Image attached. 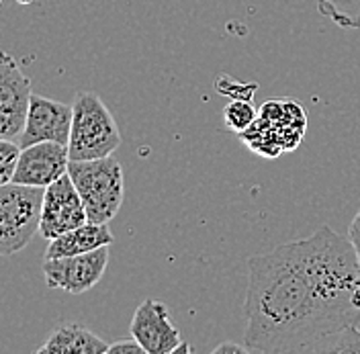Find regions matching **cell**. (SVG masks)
I'll return each instance as SVG.
<instances>
[{
    "mask_svg": "<svg viewBox=\"0 0 360 354\" xmlns=\"http://www.w3.org/2000/svg\"><path fill=\"white\" fill-rule=\"evenodd\" d=\"M244 344L252 353H307L360 322V260L348 238L321 225L248 260Z\"/></svg>",
    "mask_w": 360,
    "mask_h": 354,
    "instance_id": "1",
    "label": "cell"
},
{
    "mask_svg": "<svg viewBox=\"0 0 360 354\" xmlns=\"http://www.w3.org/2000/svg\"><path fill=\"white\" fill-rule=\"evenodd\" d=\"M68 175L82 197L89 222L109 223L119 213L125 182L117 158L105 156L96 160H70Z\"/></svg>",
    "mask_w": 360,
    "mask_h": 354,
    "instance_id": "2",
    "label": "cell"
},
{
    "mask_svg": "<svg viewBox=\"0 0 360 354\" xmlns=\"http://www.w3.org/2000/svg\"><path fill=\"white\" fill-rule=\"evenodd\" d=\"M121 146L115 117L96 92H78L72 103L70 160H96L112 156Z\"/></svg>",
    "mask_w": 360,
    "mask_h": 354,
    "instance_id": "3",
    "label": "cell"
},
{
    "mask_svg": "<svg viewBox=\"0 0 360 354\" xmlns=\"http://www.w3.org/2000/svg\"><path fill=\"white\" fill-rule=\"evenodd\" d=\"M44 191L27 184H0V256H13L39 234Z\"/></svg>",
    "mask_w": 360,
    "mask_h": 354,
    "instance_id": "4",
    "label": "cell"
},
{
    "mask_svg": "<svg viewBox=\"0 0 360 354\" xmlns=\"http://www.w3.org/2000/svg\"><path fill=\"white\" fill-rule=\"evenodd\" d=\"M109 265V246L98 250L62 256V258H45L44 277L49 289H62L70 295H82L103 279Z\"/></svg>",
    "mask_w": 360,
    "mask_h": 354,
    "instance_id": "5",
    "label": "cell"
},
{
    "mask_svg": "<svg viewBox=\"0 0 360 354\" xmlns=\"http://www.w3.org/2000/svg\"><path fill=\"white\" fill-rule=\"evenodd\" d=\"M31 80L17 58L0 49V139H19L31 101Z\"/></svg>",
    "mask_w": 360,
    "mask_h": 354,
    "instance_id": "6",
    "label": "cell"
},
{
    "mask_svg": "<svg viewBox=\"0 0 360 354\" xmlns=\"http://www.w3.org/2000/svg\"><path fill=\"white\" fill-rule=\"evenodd\" d=\"M129 332L146 354L191 353V346L182 340L179 328L172 324L168 308L156 299H146L137 305Z\"/></svg>",
    "mask_w": 360,
    "mask_h": 354,
    "instance_id": "7",
    "label": "cell"
},
{
    "mask_svg": "<svg viewBox=\"0 0 360 354\" xmlns=\"http://www.w3.org/2000/svg\"><path fill=\"white\" fill-rule=\"evenodd\" d=\"M89 222L82 197L70 175L51 182L44 191L39 234L44 240H53L70 229Z\"/></svg>",
    "mask_w": 360,
    "mask_h": 354,
    "instance_id": "8",
    "label": "cell"
},
{
    "mask_svg": "<svg viewBox=\"0 0 360 354\" xmlns=\"http://www.w3.org/2000/svg\"><path fill=\"white\" fill-rule=\"evenodd\" d=\"M70 129H72V105H64L60 101L33 92L25 119V129L19 135V146L27 148L41 141H58L68 146Z\"/></svg>",
    "mask_w": 360,
    "mask_h": 354,
    "instance_id": "9",
    "label": "cell"
},
{
    "mask_svg": "<svg viewBox=\"0 0 360 354\" xmlns=\"http://www.w3.org/2000/svg\"><path fill=\"white\" fill-rule=\"evenodd\" d=\"M70 166L68 146L58 141H41L21 148L19 164L13 182L47 189L51 182L62 178Z\"/></svg>",
    "mask_w": 360,
    "mask_h": 354,
    "instance_id": "10",
    "label": "cell"
},
{
    "mask_svg": "<svg viewBox=\"0 0 360 354\" xmlns=\"http://www.w3.org/2000/svg\"><path fill=\"white\" fill-rule=\"evenodd\" d=\"M112 234L109 229V223L86 222L66 234L49 240L45 248V258H62V256H74V254H84L98 250L103 246H111Z\"/></svg>",
    "mask_w": 360,
    "mask_h": 354,
    "instance_id": "11",
    "label": "cell"
},
{
    "mask_svg": "<svg viewBox=\"0 0 360 354\" xmlns=\"http://www.w3.org/2000/svg\"><path fill=\"white\" fill-rule=\"evenodd\" d=\"M109 344L78 324H66L49 334L44 346L37 348V353L53 354H107Z\"/></svg>",
    "mask_w": 360,
    "mask_h": 354,
    "instance_id": "12",
    "label": "cell"
},
{
    "mask_svg": "<svg viewBox=\"0 0 360 354\" xmlns=\"http://www.w3.org/2000/svg\"><path fill=\"white\" fill-rule=\"evenodd\" d=\"M317 8L342 29H360V0H317Z\"/></svg>",
    "mask_w": 360,
    "mask_h": 354,
    "instance_id": "13",
    "label": "cell"
},
{
    "mask_svg": "<svg viewBox=\"0 0 360 354\" xmlns=\"http://www.w3.org/2000/svg\"><path fill=\"white\" fill-rule=\"evenodd\" d=\"M311 354H360V330L356 326H348L342 332L332 334L315 342L307 350Z\"/></svg>",
    "mask_w": 360,
    "mask_h": 354,
    "instance_id": "14",
    "label": "cell"
},
{
    "mask_svg": "<svg viewBox=\"0 0 360 354\" xmlns=\"http://www.w3.org/2000/svg\"><path fill=\"white\" fill-rule=\"evenodd\" d=\"M225 125L229 132L244 133L250 129L256 119H258V111L252 105V99H233L224 111Z\"/></svg>",
    "mask_w": 360,
    "mask_h": 354,
    "instance_id": "15",
    "label": "cell"
},
{
    "mask_svg": "<svg viewBox=\"0 0 360 354\" xmlns=\"http://www.w3.org/2000/svg\"><path fill=\"white\" fill-rule=\"evenodd\" d=\"M19 156H21V146L15 144V139H0V184L13 182Z\"/></svg>",
    "mask_w": 360,
    "mask_h": 354,
    "instance_id": "16",
    "label": "cell"
},
{
    "mask_svg": "<svg viewBox=\"0 0 360 354\" xmlns=\"http://www.w3.org/2000/svg\"><path fill=\"white\" fill-rule=\"evenodd\" d=\"M107 354H146V350L141 348V344L135 338H131V340H123V342L109 344Z\"/></svg>",
    "mask_w": 360,
    "mask_h": 354,
    "instance_id": "17",
    "label": "cell"
},
{
    "mask_svg": "<svg viewBox=\"0 0 360 354\" xmlns=\"http://www.w3.org/2000/svg\"><path fill=\"white\" fill-rule=\"evenodd\" d=\"M350 244H352V248L356 250V256H359L360 260V209L359 213L354 215V220L350 223V227H348V236H346Z\"/></svg>",
    "mask_w": 360,
    "mask_h": 354,
    "instance_id": "18",
    "label": "cell"
},
{
    "mask_svg": "<svg viewBox=\"0 0 360 354\" xmlns=\"http://www.w3.org/2000/svg\"><path fill=\"white\" fill-rule=\"evenodd\" d=\"M225 353L244 354V353H252V350L248 348L246 344H244V346H240V344H236V342H224V344H219L217 348H213V354H225Z\"/></svg>",
    "mask_w": 360,
    "mask_h": 354,
    "instance_id": "19",
    "label": "cell"
},
{
    "mask_svg": "<svg viewBox=\"0 0 360 354\" xmlns=\"http://www.w3.org/2000/svg\"><path fill=\"white\" fill-rule=\"evenodd\" d=\"M22 2H31V0H22Z\"/></svg>",
    "mask_w": 360,
    "mask_h": 354,
    "instance_id": "20",
    "label": "cell"
},
{
    "mask_svg": "<svg viewBox=\"0 0 360 354\" xmlns=\"http://www.w3.org/2000/svg\"><path fill=\"white\" fill-rule=\"evenodd\" d=\"M0 4H2V0H0Z\"/></svg>",
    "mask_w": 360,
    "mask_h": 354,
    "instance_id": "21",
    "label": "cell"
}]
</instances>
